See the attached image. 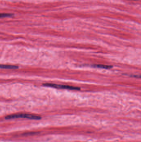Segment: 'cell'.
Wrapping results in <instances>:
<instances>
[{"label": "cell", "mask_w": 141, "mask_h": 142, "mask_svg": "<svg viewBox=\"0 0 141 142\" xmlns=\"http://www.w3.org/2000/svg\"><path fill=\"white\" fill-rule=\"evenodd\" d=\"M18 118H25L32 120H40L41 119L40 116L37 115L30 114H16L10 115L5 117L6 119H18Z\"/></svg>", "instance_id": "1"}, {"label": "cell", "mask_w": 141, "mask_h": 142, "mask_svg": "<svg viewBox=\"0 0 141 142\" xmlns=\"http://www.w3.org/2000/svg\"><path fill=\"white\" fill-rule=\"evenodd\" d=\"M43 86L48 87H53V88H57V89H70V90H78L80 89L79 87H74L73 86H67V85H58L56 84H43Z\"/></svg>", "instance_id": "2"}, {"label": "cell", "mask_w": 141, "mask_h": 142, "mask_svg": "<svg viewBox=\"0 0 141 142\" xmlns=\"http://www.w3.org/2000/svg\"><path fill=\"white\" fill-rule=\"evenodd\" d=\"M18 68V66L15 65H0V69H17Z\"/></svg>", "instance_id": "3"}, {"label": "cell", "mask_w": 141, "mask_h": 142, "mask_svg": "<svg viewBox=\"0 0 141 142\" xmlns=\"http://www.w3.org/2000/svg\"><path fill=\"white\" fill-rule=\"evenodd\" d=\"M94 67H97L100 68L105 69H109L111 68L112 66H111L104 65H94Z\"/></svg>", "instance_id": "4"}, {"label": "cell", "mask_w": 141, "mask_h": 142, "mask_svg": "<svg viewBox=\"0 0 141 142\" xmlns=\"http://www.w3.org/2000/svg\"><path fill=\"white\" fill-rule=\"evenodd\" d=\"M13 16V15L11 13H0V18L11 17Z\"/></svg>", "instance_id": "5"}]
</instances>
